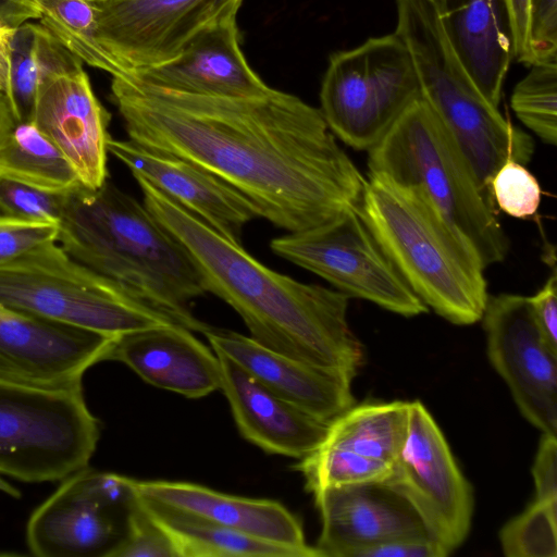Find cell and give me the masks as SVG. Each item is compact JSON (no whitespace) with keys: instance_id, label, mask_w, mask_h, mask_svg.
Wrapping results in <instances>:
<instances>
[{"instance_id":"obj_1","label":"cell","mask_w":557,"mask_h":557,"mask_svg":"<svg viewBox=\"0 0 557 557\" xmlns=\"http://www.w3.org/2000/svg\"><path fill=\"white\" fill-rule=\"evenodd\" d=\"M111 98L129 140L213 174L287 233L358 207L366 177L321 111L295 95L198 96L125 75L112 77Z\"/></svg>"},{"instance_id":"obj_2","label":"cell","mask_w":557,"mask_h":557,"mask_svg":"<svg viewBox=\"0 0 557 557\" xmlns=\"http://www.w3.org/2000/svg\"><path fill=\"white\" fill-rule=\"evenodd\" d=\"M144 205L183 245L206 292L230 305L258 344L351 379L363 348L347 319L349 297L271 270L240 245L190 214L146 181Z\"/></svg>"},{"instance_id":"obj_3","label":"cell","mask_w":557,"mask_h":557,"mask_svg":"<svg viewBox=\"0 0 557 557\" xmlns=\"http://www.w3.org/2000/svg\"><path fill=\"white\" fill-rule=\"evenodd\" d=\"M58 240L73 259L174 322L200 333L210 326L193 313L194 300L207 292L189 253L109 180L66 194Z\"/></svg>"},{"instance_id":"obj_4","label":"cell","mask_w":557,"mask_h":557,"mask_svg":"<svg viewBox=\"0 0 557 557\" xmlns=\"http://www.w3.org/2000/svg\"><path fill=\"white\" fill-rule=\"evenodd\" d=\"M358 211L411 290L458 325L482 319L487 283L472 245L418 188L368 172Z\"/></svg>"},{"instance_id":"obj_5","label":"cell","mask_w":557,"mask_h":557,"mask_svg":"<svg viewBox=\"0 0 557 557\" xmlns=\"http://www.w3.org/2000/svg\"><path fill=\"white\" fill-rule=\"evenodd\" d=\"M396 8L395 33L411 54L421 98L492 197L490 182L495 172L508 160L527 164L534 152L533 138L480 91L446 37L435 0H396Z\"/></svg>"},{"instance_id":"obj_6","label":"cell","mask_w":557,"mask_h":557,"mask_svg":"<svg viewBox=\"0 0 557 557\" xmlns=\"http://www.w3.org/2000/svg\"><path fill=\"white\" fill-rule=\"evenodd\" d=\"M368 169L421 190L472 245L485 269L506 258L509 239L493 198L422 98L368 150Z\"/></svg>"},{"instance_id":"obj_7","label":"cell","mask_w":557,"mask_h":557,"mask_svg":"<svg viewBox=\"0 0 557 557\" xmlns=\"http://www.w3.org/2000/svg\"><path fill=\"white\" fill-rule=\"evenodd\" d=\"M0 309L109 336L176 323L50 242L0 265Z\"/></svg>"},{"instance_id":"obj_8","label":"cell","mask_w":557,"mask_h":557,"mask_svg":"<svg viewBox=\"0 0 557 557\" xmlns=\"http://www.w3.org/2000/svg\"><path fill=\"white\" fill-rule=\"evenodd\" d=\"M100 431L82 384L40 387L0 381V473L60 481L88 467Z\"/></svg>"},{"instance_id":"obj_9","label":"cell","mask_w":557,"mask_h":557,"mask_svg":"<svg viewBox=\"0 0 557 557\" xmlns=\"http://www.w3.org/2000/svg\"><path fill=\"white\" fill-rule=\"evenodd\" d=\"M419 98L411 54L393 33L330 57L319 110L336 138L368 151Z\"/></svg>"},{"instance_id":"obj_10","label":"cell","mask_w":557,"mask_h":557,"mask_svg":"<svg viewBox=\"0 0 557 557\" xmlns=\"http://www.w3.org/2000/svg\"><path fill=\"white\" fill-rule=\"evenodd\" d=\"M270 247L349 298L368 300L407 318L429 310L384 252L357 207L312 228L275 237Z\"/></svg>"},{"instance_id":"obj_11","label":"cell","mask_w":557,"mask_h":557,"mask_svg":"<svg viewBox=\"0 0 557 557\" xmlns=\"http://www.w3.org/2000/svg\"><path fill=\"white\" fill-rule=\"evenodd\" d=\"M136 494L131 478L85 468L30 516L26 542L38 557H112Z\"/></svg>"},{"instance_id":"obj_12","label":"cell","mask_w":557,"mask_h":557,"mask_svg":"<svg viewBox=\"0 0 557 557\" xmlns=\"http://www.w3.org/2000/svg\"><path fill=\"white\" fill-rule=\"evenodd\" d=\"M384 484L411 505L429 536L448 555L466 540L473 513L471 485L419 400L409 403L406 437Z\"/></svg>"},{"instance_id":"obj_13","label":"cell","mask_w":557,"mask_h":557,"mask_svg":"<svg viewBox=\"0 0 557 557\" xmlns=\"http://www.w3.org/2000/svg\"><path fill=\"white\" fill-rule=\"evenodd\" d=\"M488 359L521 414L557 435V350L540 330L527 296H488L482 319Z\"/></svg>"},{"instance_id":"obj_14","label":"cell","mask_w":557,"mask_h":557,"mask_svg":"<svg viewBox=\"0 0 557 557\" xmlns=\"http://www.w3.org/2000/svg\"><path fill=\"white\" fill-rule=\"evenodd\" d=\"M115 336L0 309V381L40 387L78 384Z\"/></svg>"},{"instance_id":"obj_15","label":"cell","mask_w":557,"mask_h":557,"mask_svg":"<svg viewBox=\"0 0 557 557\" xmlns=\"http://www.w3.org/2000/svg\"><path fill=\"white\" fill-rule=\"evenodd\" d=\"M215 0L96 1L97 37L128 73L171 61L213 18Z\"/></svg>"},{"instance_id":"obj_16","label":"cell","mask_w":557,"mask_h":557,"mask_svg":"<svg viewBox=\"0 0 557 557\" xmlns=\"http://www.w3.org/2000/svg\"><path fill=\"white\" fill-rule=\"evenodd\" d=\"M110 120L83 65H78L42 82L29 122L64 154L82 185L97 189L109 180Z\"/></svg>"},{"instance_id":"obj_17","label":"cell","mask_w":557,"mask_h":557,"mask_svg":"<svg viewBox=\"0 0 557 557\" xmlns=\"http://www.w3.org/2000/svg\"><path fill=\"white\" fill-rule=\"evenodd\" d=\"M322 529L320 557H359L373 546L429 536L411 505L384 483L331 486L314 493Z\"/></svg>"},{"instance_id":"obj_18","label":"cell","mask_w":557,"mask_h":557,"mask_svg":"<svg viewBox=\"0 0 557 557\" xmlns=\"http://www.w3.org/2000/svg\"><path fill=\"white\" fill-rule=\"evenodd\" d=\"M108 152L125 164L135 180L146 181L231 240L240 243L244 226L260 218L239 191L187 160L112 137Z\"/></svg>"},{"instance_id":"obj_19","label":"cell","mask_w":557,"mask_h":557,"mask_svg":"<svg viewBox=\"0 0 557 557\" xmlns=\"http://www.w3.org/2000/svg\"><path fill=\"white\" fill-rule=\"evenodd\" d=\"M128 75L151 86L198 96L257 97L272 89L246 60L236 17L210 21L177 57Z\"/></svg>"},{"instance_id":"obj_20","label":"cell","mask_w":557,"mask_h":557,"mask_svg":"<svg viewBox=\"0 0 557 557\" xmlns=\"http://www.w3.org/2000/svg\"><path fill=\"white\" fill-rule=\"evenodd\" d=\"M211 348L227 356L276 396L331 423L355 405L351 377L273 351L250 336L209 326Z\"/></svg>"},{"instance_id":"obj_21","label":"cell","mask_w":557,"mask_h":557,"mask_svg":"<svg viewBox=\"0 0 557 557\" xmlns=\"http://www.w3.org/2000/svg\"><path fill=\"white\" fill-rule=\"evenodd\" d=\"M103 360L122 362L148 384L187 398H201L221 387L216 354L178 323L117 335Z\"/></svg>"},{"instance_id":"obj_22","label":"cell","mask_w":557,"mask_h":557,"mask_svg":"<svg viewBox=\"0 0 557 557\" xmlns=\"http://www.w3.org/2000/svg\"><path fill=\"white\" fill-rule=\"evenodd\" d=\"M131 484L143 499L296 549L304 557H320L307 544L298 518L276 500L234 496L188 482L131 479Z\"/></svg>"},{"instance_id":"obj_23","label":"cell","mask_w":557,"mask_h":557,"mask_svg":"<svg viewBox=\"0 0 557 557\" xmlns=\"http://www.w3.org/2000/svg\"><path fill=\"white\" fill-rule=\"evenodd\" d=\"M214 352L220 361V389L247 441L270 454L297 459L321 444L329 423L276 396L227 356Z\"/></svg>"},{"instance_id":"obj_24","label":"cell","mask_w":557,"mask_h":557,"mask_svg":"<svg viewBox=\"0 0 557 557\" xmlns=\"http://www.w3.org/2000/svg\"><path fill=\"white\" fill-rule=\"evenodd\" d=\"M455 53L483 96L498 108L513 60V40L506 0H435Z\"/></svg>"},{"instance_id":"obj_25","label":"cell","mask_w":557,"mask_h":557,"mask_svg":"<svg viewBox=\"0 0 557 557\" xmlns=\"http://www.w3.org/2000/svg\"><path fill=\"white\" fill-rule=\"evenodd\" d=\"M83 65L44 25L24 23L11 44L4 97L14 123L29 122L38 89L51 74Z\"/></svg>"},{"instance_id":"obj_26","label":"cell","mask_w":557,"mask_h":557,"mask_svg":"<svg viewBox=\"0 0 557 557\" xmlns=\"http://www.w3.org/2000/svg\"><path fill=\"white\" fill-rule=\"evenodd\" d=\"M138 498L150 517L173 541L180 557H304L296 549Z\"/></svg>"},{"instance_id":"obj_27","label":"cell","mask_w":557,"mask_h":557,"mask_svg":"<svg viewBox=\"0 0 557 557\" xmlns=\"http://www.w3.org/2000/svg\"><path fill=\"white\" fill-rule=\"evenodd\" d=\"M0 177L55 194L84 187L69 160L32 122L14 123L0 146Z\"/></svg>"},{"instance_id":"obj_28","label":"cell","mask_w":557,"mask_h":557,"mask_svg":"<svg viewBox=\"0 0 557 557\" xmlns=\"http://www.w3.org/2000/svg\"><path fill=\"white\" fill-rule=\"evenodd\" d=\"M409 403H373L351 406L329 424L321 444L394 463L404 444Z\"/></svg>"},{"instance_id":"obj_29","label":"cell","mask_w":557,"mask_h":557,"mask_svg":"<svg viewBox=\"0 0 557 557\" xmlns=\"http://www.w3.org/2000/svg\"><path fill=\"white\" fill-rule=\"evenodd\" d=\"M40 22L83 63L119 77L128 73L103 49L97 37L95 0H34Z\"/></svg>"},{"instance_id":"obj_30","label":"cell","mask_w":557,"mask_h":557,"mask_svg":"<svg viewBox=\"0 0 557 557\" xmlns=\"http://www.w3.org/2000/svg\"><path fill=\"white\" fill-rule=\"evenodd\" d=\"M294 468L305 479V487L314 493L324 487L385 483L393 465L347 449L320 444Z\"/></svg>"},{"instance_id":"obj_31","label":"cell","mask_w":557,"mask_h":557,"mask_svg":"<svg viewBox=\"0 0 557 557\" xmlns=\"http://www.w3.org/2000/svg\"><path fill=\"white\" fill-rule=\"evenodd\" d=\"M516 85L511 107L518 119L544 143L557 141V60L535 62Z\"/></svg>"},{"instance_id":"obj_32","label":"cell","mask_w":557,"mask_h":557,"mask_svg":"<svg viewBox=\"0 0 557 557\" xmlns=\"http://www.w3.org/2000/svg\"><path fill=\"white\" fill-rule=\"evenodd\" d=\"M557 500L534 499L499 532L508 557L557 556Z\"/></svg>"},{"instance_id":"obj_33","label":"cell","mask_w":557,"mask_h":557,"mask_svg":"<svg viewBox=\"0 0 557 557\" xmlns=\"http://www.w3.org/2000/svg\"><path fill=\"white\" fill-rule=\"evenodd\" d=\"M495 206L506 214L528 219L534 215L542 201V188L525 164L508 160L499 166L490 182Z\"/></svg>"},{"instance_id":"obj_34","label":"cell","mask_w":557,"mask_h":557,"mask_svg":"<svg viewBox=\"0 0 557 557\" xmlns=\"http://www.w3.org/2000/svg\"><path fill=\"white\" fill-rule=\"evenodd\" d=\"M112 557H180V554L136 495L128 511L125 536Z\"/></svg>"},{"instance_id":"obj_35","label":"cell","mask_w":557,"mask_h":557,"mask_svg":"<svg viewBox=\"0 0 557 557\" xmlns=\"http://www.w3.org/2000/svg\"><path fill=\"white\" fill-rule=\"evenodd\" d=\"M66 194L50 193L0 177V213L59 224Z\"/></svg>"},{"instance_id":"obj_36","label":"cell","mask_w":557,"mask_h":557,"mask_svg":"<svg viewBox=\"0 0 557 557\" xmlns=\"http://www.w3.org/2000/svg\"><path fill=\"white\" fill-rule=\"evenodd\" d=\"M59 224L24 220L0 213V265L29 250L57 242Z\"/></svg>"},{"instance_id":"obj_37","label":"cell","mask_w":557,"mask_h":557,"mask_svg":"<svg viewBox=\"0 0 557 557\" xmlns=\"http://www.w3.org/2000/svg\"><path fill=\"white\" fill-rule=\"evenodd\" d=\"M531 65L557 60V0H529Z\"/></svg>"},{"instance_id":"obj_38","label":"cell","mask_w":557,"mask_h":557,"mask_svg":"<svg viewBox=\"0 0 557 557\" xmlns=\"http://www.w3.org/2000/svg\"><path fill=\"white\" fill-rule=\"evenodd\" d=\"M535 484V498L557 500V440L556 436L542 434L537 453L532 466Z\"/></svg>"},{"instance_id":"obj_39","label":"cell","mask_w":557,"mask_h":557,"mask_svg":"<svg viewBox=\"0 0 557 557\" xmlns=\"http://www.w3.org/2000/svg\"><path fill=\"white\" fill-rule=\"evenodd\" d=\"M528 298L540 330L547 343L557 350V274L555 267L544 285Z\"/></svg>"},{"instance_id":"obj_40","label":"cell","mask_w":557,"mask_h":557,"mask_svg":"<svg viewBox=\"0 0 557 557\" xmlns=\"http://www.w3.org/2000/svg\"><path fill=\"white\" fill-rule=\"evenodd\" d=\"M448 554L430 536L386 542L363 550L359 557H445Z\"/></svg>"},{"instance_id":"obj_41","label":"cell","mask_w":557,"mask_h":557,"mask_svg":"<svg viewBox=\"0 0 557 557\" xmlns=\"http://www.w3.org/2000/svg\"><path fill=\"white\" fill-rule=\"evenodd\" d=\"M509 10L513 59L527 66L531 65L529 50V0H506Z\"/></svg>"},{"instance_id":"obj_42","label":"cell","mask_w":557,"mask_h":557,"mask_svg":"<svg viewBox=\"0 0 557 557\" xmlns=\"http://www.w3.org/2000/svg\"><path fill=\"white\" fill-rule=\"evenodd\" d=\"M30 18H40L34 0H0V24L16 28Z\"/></svg>"},{"instance_id":"obj_43","label":"cell","mask_w":557,"mask_h":557,"mask_svg":"<svg viewBox=\"0 0 557 557\" xmlns=\"http://www.w3.org/2000/svg\"><path fill=\"white\" fill-rule=\"evenodd\" d=\"M15 28L0 24V91L4 94L7 88L11 44Z\"/></svg>"},{"instance_id":"obj_44","label":"cell","mask_w":557,"mask_h":557,"mask_svg":"<svg viewBox=\"0 0 557 557\" xmlns=\"http://www.w3.org/2000/svg\"><path fill=\"white\" fill-rule=\"evenodd\" d=\"M243 0H215L213 7V18L236 17Z\"/></svg>"},{"instance_id":"obj_45","label":"cell","mask_w":557,"mask_h":557,"mask_svg":"<svg viewBox=\"0 0 557 557\" xmlns=\"http://www.w3.org/2000/svg\"><path fill=\"white\" fill-rule=\"evenodd\" d=\"M13 125L14 120L12 117L8 101L4 97V94L0 91V146L7 138Z\"/></svg>"},{"instance_id":"obj_46","label":"cell","mask_w":557,"mask_h":557,"mask_svg":"<svg viewBox=\"0 0 557 557\" xmlns=\"http://www.w3.org/2000/svg\"><path fill=\"white\" fill-rule=\"evenodd\" d=\"M0 491L14 498L21 497V492L10 483L0 478Z\"/></svg>"},{"instance_id":"obj_47","label":"cell","mask_w":557,"mask_h":557,"mask_svg":"<svg viewBox=\"0 0 557 557\" xmlns=\"http://www.w3.org/2000/svg\"><path fill=\"white\" fill-rule=\"evenodd\" d=\"M95 1H109V0H95Z\"/></svg>"}]
</instances>
